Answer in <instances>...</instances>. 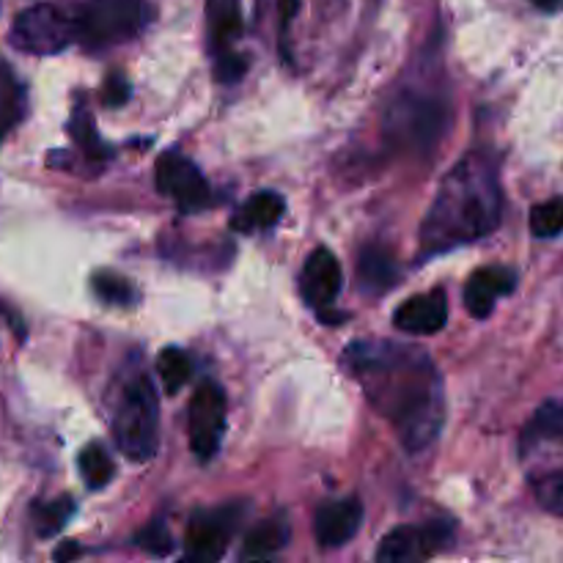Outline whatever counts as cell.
Instances as JSON below:
<instances>
[{
    "mask_svg": "<svg viewBox=\"0 0 563 563\" xmlns=\"http://www.w3.org/2000/svg\"><path fill=\"white\" fill-rule=\"evenodd\" d=\"M352 368L366 388L372 405L388 418L410 451L432 443L443 427V388L434 363L410 346L357 344L346 352Z\"/></svg>",
    "mask_w": 563,
    "mask_h": 563,
    "instance_id": "1",
    "label": "cell"
},
{
    "mask_svg": "<svg viewBox=\"0 0 563 563\" xmlns=\"http://www.w3.org/2000/svg\"><path fill=\"white\" fill-rule=\"evenodd\" d=\"M500 220V185L495 165L484 154H467L440 185L423 220V247L449 251L462 242L487 236Z\"/></svg>",
    "mask_w": 563,
    "mask_h": 563,
    "instance_id": "2",
    "label": "cell"
},
{
    "mask_svg": "<svg viewBox=\"0 0 563 563\" xmlns=\"http://www.w3.org/2000/svg\"><path fill=\"white\" fill-rule=\"evenodd\" d=\"M113 440L130 462H148L157 454L159 401L146 374L130 379L121 394L113 416Z\"/></svg>",
    "mask_w": 563,
    "mask_h": 563,
    "instance_id": "3",
    "label": "cell"
},
{
    "mask_svg": "<svg viewBox=\"0 0 563 563\" xmlns=\"http://www.w3.org/2000/svg\"><path fill=\"white\" fill-rule=\"evenodd\" d=\"M77 38V22L53 3L20 11L11 25V44L27 55H55Z\"/></svg>",
    "mask_w": 563,
    "mask_h": 563,
    "instance_id": "4",
    "label": "cell"
},
{
    "mask_svg": "<svg viewBox=\"0 0 563 563\" xmlns=\"http://www.w3.org/2000/svg\"><path fill=\"white\" fill-rule=\"evenodd\" d=\"M75 22L77 36L88 47H113L141 31L143 3L141 0H88Z\"/></svg>",
    "mask_w": 563,
    "mask_h": 563,
    "instance_id": "5",
    "label": "cell"
},
{
    "mask_svg": "<svg viewBox=\"0 0 563 563\" xmlns=\"http://www.w3.org/2000/svg\"><path fill=\"white\" fill-rule=\"evenodd\" d=\"M225 432V394L218 383L207 379L196 388L190 401V449L201 462L218 454Z\"/></svg>",
    "mask_w": 563,
    "mask_h": 563,
    "instance_id": "6",
    "label": "cell"
},
{
    "mask_svg": "<svg viewBox=\"0 0 563 563\" xmlns=\"http://www.w3.org/2000/svg\"><path fill=\"white\" fill-rule=\"evenodd\" d=\"M157 190L181 212H198L212 203V190L192 159L179 152H165L157 159Z\"/></svg>",
    "mask_w": 563,
    "mask_h": 563,
    "instance_id": "7",
    "label": "cell"
},
{
    "mask_svg": "<svg viewBox=\"0 0 563 563\" xmlns=\"http://www.w3.org/2000/svg\"><path fill=\"white\" fill-rule=\"evenodd\" d=\"M236 517H240V509H236V506L201 511V515L192 517L185 537V559L201 563L223 559L225 550H229L231 544V537H234Z\"/></svg>",
    "mask_w": 563,
    "mask_h": 563,
    "instance_id": "8",
    "label": "cell"
},
{
    "mask_svg": "<svg viewBox=\"0 0 563 563\" xmlns=\"http://www.w3.org/2000/svg\"><path fill=\"white\" fill-rule=\"evenodd\" d=\"M451 526L449 522H429V526H401L394 528L383 539L377 550V561L385 563H416L427 561L449 542Z\"/></svg>",
    "mask_w": 563,
    "mask_h": 563,
    "instance_id": "9",
    "label": "cell"
},
{
    "mask_svg": "<svg viewBox=\"0 0 563 563\" xmlns=\"http://www.w3.org/2000/svg\"><path fill=\"white\" fill-rule=\"evenodd\" d=\"M363 526V504L357 498H341L330 500V504L319 506L317 520H313V533H317L319 548L335 550L344 548L350 539Z\"/></svg>",
    "mask_w": 563,
    "mask_h": 563,
    "instance_id": "10",
    "label": "cell"
},
{
    "mask_svg": "<svg viewBox=\"0 0 563 563\" xmlns=\"http://www.w3.org/2000/svg\"><path fill=\"white\" fill-rule=\"evenodd\" d=\"M341 286H344V273H341L339 258L324 247L313 251L302 267V297L308 306H313L317 311L330 308L339 297Z\"/></svg>",
    "mask_w": 563,
    "mask_h": 563,
    "instance_id": "11",
    "label": "cell"
},
{
    "mask_svg": "<svg viewBox=\"0 0 563 563\" xmlns=\"http://www.w3.org/2000/svg\"><path fill=\"white\" fill-rule=\"evenodd\" d=\"M394 322L401 333L410 335H434L449 322V300L443 289L416 295L401 302L394 313Z\"/></svg>",
    "mask_w": 563,
    "mask_h": 563,
    "instance_id": "12",
    "label": "cell"
},
{
    "mask_svg": "<svg viewBox=\"0 0 563 563\" xmlns=\"http://www.w3.org/2000/svg\"><path fill=\"white\" fill-rule=\"evenodd\" d=\"M517 275L509 267H484L473 273L465 286V306L476 319H487L493 313L495 302L515 291Z\"/></svg>",
    "mask_w": 563,
    "mask_h": 563,
    "instance_id": "13",
    "label": "cell"
},
{
    "mask_svg": "<svg viewBox=\"0 0 563 563\" xmlns=\"http://www.w3.org/2000/svg\"><path fill=\"white\" fill-rule=\"evenodd\" d=\"M284 209L286 203L278 192H256V196H251L236 209V214L231 218V229L242 231V234H251V231L258 229H273L284 218Z\"/></svg>",
    "mask_w": 563,
    "mask_h": 563,
    "instance_id": "14",
    "label": "cell"
},
{
    "mask_svg": "<svg viewBox=\"0 0 563 563\" xmlns=\"http://www.w3.org/2000/svg\"><path fill=\"white\" fill-rule=\"evenodd\" d=\"M291 528L289 520L284 515L269 517V520L258 522L251 533L242 542V559L245 561H262V559H273L275 553L289 544Z\"/></svg>",
    "mask_w": 563,
    "mask_h": 563,
    "instance_id": "15",
    "label": "cell"
},
{
    "mask_svg": "<svg viewBox=\"0 0 563 563\" xmlns=\"http://www.w3.org/2000/svg\"><path fill=\"white\" fill-rule=\"evenodd\" d=\"M207 22L218 55L231 53V44L242 33L240 0H207Z\"/></svg>",
    "mask_w": 563,
    "mask_h": 563,
    "instance_id": "16",
    "label": "cell"
},
{
    "mask_svg": "<svg viewBox=\"0 0 563 563\" xmlns=\"http://www.w3.org/2000/svg\"><path fill=\"white\" fill-rule=\"evenodd\" d=\"M544 443L563 445V405L548 401L537 410L533 421L522 432V451H537Z\"/></svg>",
    "mask_w": 563,
    "mask_h": 563,
    "instance_id": "17",
    "label": "cell"
},
{
    "mask_svg": "<svg viewBox=\"0 0 563 563\" xmlns=\"http://www.w3.org/2000/svg\"><path fill=\"white\" fill-rule=\"evenodd\" d=\"M25 113V88L14 77L11 66L0 58V141Z\"/></svg>",
    "mask_w": 563,
    "mask_h": 563,
    "instance_id": "18",
    "label": "cell"
},
{
    "mask_svg": "<svg viewBox=\"0 0 563 563\" xmlns=\"http://www.w3.org/2000/svg\"><path fill=\"white\" fill-rule=\"evenodd\" d=\"M399 269L394 256L383 247H366L361 256V284L372 291H385L396 284Z\"/></svg>",
    "mask_w": 563,
    "mask_h": 563,
    "instance_id": "19",
    "label": "cell"
},
{
    "mask_svg": "<svg viewBox=\"0 0 563 563\" xmlns=\"http://www.w3.org/2000/svg\"><path fill=\"white\" fill-rule=\"evenodd\" d=\"M77 467H80V476L88 489H102L113 482V460H110V454L99 443H88L86 449L80 451Z\"/></svg>",
    "mask_w": 563,
    "mask_h": 563,
    "instance_id": "20",
    "label": "cell"
},
{
    "mask_svg": "<svg viewBox=\"0 0 563 563\" xmlns=\"http://www.w3.org/2000/svg\"><path fill=\"white\" fill-rule=\"evenodd\" d=\"M157 372H159V379H163L165 390H168V394H176V390L185 388L187 379H190L192 363L185 350H179V346H168V350L159 352Z\"/></svg>",
    "mask_w": 563,
    "mask_h": 563,
    "instance_id": "21",
    "label": "cell"
},
{
    "mask_svg": "<svg viewBox=\"0 0 563 563\" xmlns=\"http://www.w3.org/2000/svg\"><path fill=\"white\" fill-rule=\"evenodd\" d=\"M75 515V500L58 498L49 500V504H38L33 509V522H36L38 537H55V533L64 531V526L69 522V517Z\"/></svg>",
    "mask_w": 563,
    "mask_h": 563,
    "instance_id": "22",
    "label": "cell"
},
{
    "mask_svg": "<svg viewBox=\"0 0 563 563\" xmlns=\"http://www.w3.org/2000/svg\"><path fill=\"white\" fill-rule=\"evenodd\" d=\"M531 231L539 240H550L563 231V198H550V201L537 203L531 212Z\"/></svg>",
    "mask_w": 563,
    "mask_h": 563,
    "instance_id": "23",
    "label": "cell"
},
{
    "mask_svg": "<svg viewBox=\"0 0 563 563\" xmlns=\"http://www.w3.org/2000/svg\"><path fill=\"white\" fill-rule=\"evenodd\" d=\"M91 286L93 295L102 302H108V306H130L132 297H135V289L115 273H97Z\"/></svg>",
    "mask_w": 563,
    "mask_h": 563,
    "instance_id": "24",
    "label": "cell"
},
{
    "mask_svg": "<svg viewBox=\"0 0 563 563\" xmlns=\"http://www.w3.org/2000/svg\"><path fill=\"white\" fill-rule=\"evenodd\" d=\"M533 495H537L542 509H548L550 515L563 517V467L561 471L539 476L537 482H533Z\"/></svg>",
    "mask_w": 563,
    "mask_h": 563,
    "instance_id": "25",
    "label": "cell"
},
{
    "mask_svg": "<svg viewBox=\"0 0 563 563\" xmlns=\"http://www.w3.org/2000/svg\"><path fill=\"white\" fill-rule=\"evenodd\" d=\"M69 132H71V137L77 141V146H80L88 157L102 159L104 154H108V148H104L102 141H99L97 130H93V121H91V115H88V110H77V113L71 115Z\"/></svg>",
    "mask_w": 563,
    "mask_h": 563,
    "instance_id": "26",
    "label": "cell"
},
{
    "mask_svg": "<svg viewBox=\"0 0 563 563\" xmlns=\"http://www.w3.org/2000/svg\"><path fill=\"white\" fill-rule=\"evenodd\" d=\"M135 544L146 550L148 555H168L174 550V539H170L168 528L163 522H148L143 531L135 533Z\"/></svg>",
    "mask_w": 563,
    "mask_h": 563,
    "instance_id": "27",
    "label": "cell"
},
{
    "mask_svg": "<svg viewBox=\"0 0 563 563\" xmlns=\"http://www.w3.org/2000/svg\"><path fill=\"white\" fill-rule=\"evenodd\" d=\"M126 97H130V86H126V80L119 71H113L108 82H104V104H113L115 108V104L126 102Z\"/></svg>",
    "mask_w": 563,
    "mask_h": 563,
    "instance_id": "28",
    "label": "cell"
},
{
    "mask_svg": "<svg viewBox=\"0 0 563 563\" xmlns=\"http://www.w3.org/2000/svg\"><path fill=\"white\" fill-rule=\"evenodd\" d=\"M75 555H80V548H77L75 542H64L58 550H55L53 559L55 561H69V559H75Z\"/></svg>",
    "mask_w": 563,
    "mask_h": 563,
    "instance_id": "29",
    "label": "cell"
},
{
    "mask_svg": "<svg viewBox=\"0 0 563 563\" xmlns=\"http://www.w3.org/2000/svg\"><path fill=\"white\" fill-rule=\"evenodd\" d=\"M531 3L542 11H559L561 9V0H531Z\"/></svg>",
    "mask_w": 563,
    "mask_h": 563,
    "instance_id": "30",
    "label": "cell"
}]
</instances>
